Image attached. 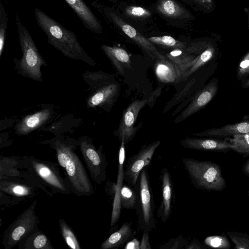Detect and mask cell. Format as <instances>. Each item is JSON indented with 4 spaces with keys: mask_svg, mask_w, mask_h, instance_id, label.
I'll return each instance as SVG.
<instances>
[{
    "mask_svg": "<svg viewBox=\"0 0 249 249\" xmlns=\"http://www.w3.org/2000/svg\"><path fill=\"white\" fill-rule=\"evenodd\" d=\"M248 196L249 197V190L248 191Z\"/></svg>",
    "mask_w": 249,
    "mask_h": 249,
    "instance_id": "46",
    "label": "cell"
},
{
    "mask_svg": "<svg viewBox=\"0 0 249 249\" xmlns=\"http://www.w3.org/2000/svg\"><path fill=\"white\" fill-rule=\"evenodd\" d=\"M152 44H155L166 48L175 49H184L186 43L176 39L169 36H152L147 38Z\"/></svg>",
    "mask_w": 249,
    "mask_h": 249,
    "instance_id": "31",
    "label": "cell"
},
{
    "mask_svg": "<svg viewBox=\"0 0 249 249\" xmlns=\"http://www.w3.org/2000/svg\"><path fill=\"white\" fill-rule=\"evenodd\" d=\"M136 234L131 227V223L125 222L121 227L113 232L101 245V249H112L123 248Z\"/></svg>",
    "mask_w": 249,
    "mask_h": 249,
    "instance_id": "21",
    "label": "cell"
},
{
    "mask_svg": "<svg viewBox=\"0 0 249 249\" xmlns=\"http://www.w3.org/2000/svg\"><path fill=\"white\" fill-rule=\"evenodd\" d=\"M182 163L196 188L207 191H221L226 187L221 168L217 163L191 158H183Z\"/></svg>",
    "mask_w": 249,
    "mask_h": 249,
    "instance_id": "4",
    "label": "cell"
},
{
    "mask_svg": "<svg viewBox=\"0 0 249 249\" xmlns=\"http://www.w3.org/2000/svg\"><path fill=\"white\" fill-rule=\"evenodd\" d=\"M154 71L157 79L162 83L175 84L184 80L180 68L166 56L156 60Z\"/></svg>",
    "mask_w": 249,
    "mask_h": 249,
    "instance_id": "17",
    "label": "cell"
},
{
    "mask_svg": "<svg viewBox=\"0 0 249 249\" xmlns=\"http://www.w3.org/2000/svg\"><path fill=\"white\" fill-rule=\"evenodd\" d=\"M83 76L89 85L87 107H99L109 111L119 96L120 84L112 75L102 71L87 72Z\"/></svg>",
    "mask_w": 249,
    "mask_h": 249,
    "instance_id": "3",
    "label": "cell"
},
{
    "mask_svg": "<svg viewBox=\"0 0 249 249\" xmlns=\"http://www.w3.org/2000/svg\"><path fill=\"white\" fill-rule=\"evenodd\" d=\"M161 199L158 209L157 214L161 221L165 223L169 218L174 200V187L171 175L166 167L160 172Z\"/></svg>",
    "mask_w": 249,
    "mask_h": 249,
    "instance_id": "16",
    "label": "cell"
},
{
    "mask_svg": "<svg viewBox=\"0 0 249 249\" xmlns=\"http://www.w3.org/2000/svg\"><path fill=\"white\" fill-rule=\"evenodd\" d=\"M197 53L192 54L184 49H175L166 54V56L181 69L184 75L187 71L191 67L195 60Z\"/></svg>",
    "mask_w": 249,
    "mask_h": 249,
    "instance_id": "27",
    "label": "cell"
},
{
    "mask_svg": "<svg viewBox=\"0 0 249 249\" xmlns=\"http://www.w3.org/2000/svg\"><path fill=\"white\" fill-rule=\"evenodd\" d=\"M141 242L136 238L127 242L123 247L124 249H140Z\"/></svg>",
    "mask_w": 249,
    "mask_h": 249,
    "instance_id": "42",
    "label": "cell"
},
{
    "mask_svg": "<svg viewBox=\"0 0 249 249\" xmlns=\"http://www.w3.org/2000/svg\"><path fill=\"white\" fill-rule=\"evenodd\" d=\"M137 201L135 210L138 216L139 229L150 232L157 227L155 205L147 168L142 169L135 186Z\"/></svg>",
    "mask_w": 249,
    "mask_h": 249,
    "instance_id": "7",
    "label": "cell"
},
{
    "mask_svg": "<svg viewBox=\"0 0 249 249\" xmlns=\"http://www.w3.org/2000/svg\"><path fill=\"white\" fill-rule=\"evenodd\" d=\"M161 143L160 140L143 145L134 155L127 159L124 179L126 183L135 187L142 169L149 165L156 150Z\"/></svg>",
    "mask_w": 249,
    "mask_h": 249,
    "instance_id": "12",
    "label": "cell"
},
{
    "mask_svg": "<svg viewBox=\"0 0 249 249\" xmlns=\"http://www.w3.org/2000/svg\"><path fill=\"white\" fill-rule=\"evenodd\" d=\"M179 144L193 150L226 152L233 149L232 145L226 140L187 138L181 140Z\"/></svg>",
    "mask_w": 249,
    "mask_h": 249,
    "instance_id": "19",
    "label": "cell"
},
{
    "mask_svg": "<svg viewBox=\"0 0 249 249\" xmlns=\"http://www.w3.org/2000/svg\"><path fill=\"white\" fill-rule=\"evenodd\" d=\"M17 204L18 203L12 196L0 190V206L1 210Z\"/></svg>",
    "mask_w": 249,
    "mask_h": 249,
    "instance_id": "39",
    "label": "cell"
},
{
    "mask_svg": "<svg viewBox=\"0 0 249 249\" xmlns=\"http://www.w3.org/2000/svg\"><path fill=\"white\" fill-rule=\"evenodd\" d=\"M79 148L90 174L91 178L97 185H101L107 179V158L103 151L102 145L97 149L92 140L87 136L80 138Z\"/></svg>",
    "mask_w": 249,
    "mask_h": 249,
    "instance_id": "10",
    "label": "cell"
},
{
    "mask_svg": "<svg viewBox=\"0 0 249 249\" xmlns=\"http://www.w3.org/2000/svg\"><path fill=\"white\" fill-rule=\"evenodd\" d=\"M7 27V17L4 7L0 2V56L4 50Z\"/></svg>",
    "mask_w": 249,
    "mask_h": 249,
    "instance_id": "34",
    "label": "cell"
},
{
    "mask_svg": "<svg viewBox=\"0 0 249 249\" xmlns=\"http://www.w3.org/2000/svg\"><path fill=\"white\" fill-rule=\"evenodd\" d=\"M40 143L49 144L54 150L57 163L65 173L72 194L78 196L94 194V189L86 169L75 152L79 146L78 141L56 137Z\"/></svg>",
    "mask_w": 249,
    "mask_h": 249,
    "instance_id": "1",
    "label": "cell"
},
{
    "mask_svg": "<svg viewBox=\"0 0 249 249\" xmlns=\"http://www.w3.org/2000/svg\"><path fill=\"white\" fill-rule=\"evenodd\" d=\"M125 14L128 17L137 18H146L151 15L149 11L143 7L136 6H129L126 7Z\"/></svg>",
    "mask_w": 249,
    "mask_h": 249,
    "instance_id": "37",
    "label": "cell"
},
{
    "mask_svg": "<svg viewBox=\"0 0 249 249\" xmlns=\"http://www.w3.org/2000/svg\"><path fill=\"white\" fill-rule=\"evenodd\" d=\"M108 15L114 24L119 27L127 36L141 47L153 59H161L165 56L159 52L147 38L144 37L134 27L124 21L116 14L109 12Z\"/></svg>",
    "mask_w": 249,
    "mask_h": 249,
    "instance_id": "14",
    "label": "cell"
},
{
    "mask_svg": "<svg viewBox=\"0 0 249 249\" xmlns=\"http://www.w3.org/2000/svg\"><path fill=\"white\" fill-rule=\"evenodd\" d=\"M207 248L206 245L202 244L198 239L194 238L187 244L184 249H206Z\"/></svg>",
    "mask_w": 249,
    "mask_h": 249,
    "instance_id": "40",
    "label": "cell"
},
{
    "mask_svg": "<svg viewBox=\"0 0 249 249\" xmlns=\"http://www.w3.org/2000/svg\"><path fill=\"white\" fill-rule=\"evenodd\" d=\"M196 1L208 9H210L213 5V0H196Z\"/></svg>",
    "mask_w": 249,
    "mask_h": 249,
    "instance_id": "43",
    "label": "cell"
},
{
    "mask_svg": "<svg viewBox=\"0 0 249 249\" xmlns=\"http://www.w3.org/2000/svg\"><path fill=\"white\" fill-rule=\"evenodd\" d=\"M18 249H54L48 236L37 228L22 239Z\"/></svg>",
    "mask_w": 249,
    "mask_h": 249,
    "instance_id": "25",
    "label": "cell"
},
{
    "mask_svg": "<svg viewBox=\"0 0 249 249\" xmlns=\"http://www.w3.org/2000/svg\"><path fill=\"white\" fill-rule=\"evenodd\" d=\"M58 225L62 237L67 245L72 249H81L73 231L66 221L62 218L59 219Z\"/></svg>",
    "mask_w": 249,
    "mask_h": 249,
    "instance_id": "30",
    "label": "cell"
},
{
    "mask_svg": "<svg viewBox=\"0 0 249 249\" xmlns=\"http://www.w3.org/2000/svg\"><path fill=\"white\" fill-rule=\"evenodd\" d=\"M53 114V110L50 108H45L26 116L16 124V133L19 136L29 134L48 122Z\"/></svg>",
    "mask_w": 249,
    "mask_h": 249,
    "instance_id": "18",
    "label": "cell"
},
{
    "mask_svg": "<svg viewBox=\"0 0 249 249\" xmlns=\"http://www.w3.org/2000/svg\"><path fill=\"white\" fill-rule=\"evenodd\" d=\"M37 200H34L8 227L4 232L2 245L4 249H12L35 229L39 220L35 212Z\"/></svg>",
    "mask_w": 249,
    "mask_h": 249,
    "instance_id": "9",
    "label": "cell"
},
{
    "mask_svg": "<svg viewBox=\"0 0 249 249\" xmlns=\"http://www.w3.org/2000/svg\"><path fill=\"white\" fill-rule=\"evenodd\" d=\"M217 89V80L214 78L197 93L192 102L175 119L174 122L178 123L182 122L203 108L214 97Z\"/></svg>",
    "mask_w": 249,
    "mask_h": 249,
    "instance_id": "15",
    "label": "cell"
},
{
    "mask_svg": "<svg viewBox=\"0 0 249 249\" xmlns=\"http://www.w3.org/2000/svg\"><path fill=\"white\" fill-rule=\"evenodd\" d=\"M16 23L22 56L18 67V72L29 79L42 82L41 67L47 65L39 53L28 30L22 23L18 14Z\"/></svg>",
    "mask_w": 249,
    "mask_h": 249,
    "instance_id": "5",
    "label": "cell"
},
{
    "mask_svg": "<svg viewBox=\"0 0 249 249\" xmlns=\"http://www.w3.org/2000/svg\"><path fill=\"white\" fill-rule=\"evenodd\" d=\"M188 243L186 238L179 235L161 245L159 248L160 249H184Z\"/></svg>",
    "mask_w": 249,
    "mask_h": 249,
    "instance_id": "36",
    "label": "cell"
},
{
    "mask_svg": "<svg viewBox=\"0 0 249 249\" xmlns=\"http://www.w3.org/2000/svg\"><path fill=\"white\" fill-rule=\"evenodd\" d=\"M26 173L23 156H0V179L5 178H24Z\"/></svg>",
    "mask_w": 249,
    "mask_h": 249,
    "instance_id": "23",
    "label": "cell"
},
{
    "mask_svg": "<svg viewBox=\"0 0 249 249\" xmlns=\"http://www.w3.org/2000/svg\"><path fill=\"white\" fill-rule=\"evenodd\" d=\"M101 48L120 75H124L125 69H132L130 56L124 49L105 44Z\"/></svg>",
    "mask_w": 249,
    "mask_h": 249,
    "instance_id": "22",
    "label": "cell"
},
{
    "mask_svg": "<svg viewBox=\"0 0 249 249\" xmlns=\"http://www.w3.org/2000/svg\"><path fill=\"white\" fill-rule=\"evenodd\" d=\"M246 133H249V121L228 124L220 128L193 133V135L199 137H225Z\"/></svg>",
    "mask_w": 249,
    "mask_h": 249,
    "instance_id": "24",
    "label": "cell"
},
{
    "mask_svg": "<svg viewBox=\"0 0 249 249\" xmlns=\"http://www.w3.org/2000/svg\"><path fill=\"white\" fill-rule=\"evenodd\" d=\"M137 201V192L136 187L127 183L124 184L121 191L122 208L135 209Z\"/></svg>",
    "mask_w": 249,
    "mask_h": 249,
    "instance_id": "29",
    "label": "cell"
},
{
    "mask_svg": "<svg viewBox=\"0 0 249 249\" xmlns=\"http://www.w3.org/2000/svg\"><path fill=\"white\" fill-rule=\"evenodd\" d=\"M34 14L36 23L47 36L49 44L67 57L95 65V62L84 51L73 32L38 8L35 9Z\"/></svg>",
    "mask_w": 249,
    "mask_h": 249,
    "instance_id": "2",
    "label": "cell"
},
{
    "mask_svg": "<svg viewBox=\"0 0 249 249\" xmlns=\"http://www.w3.org/2000/svg\"><path fill=\"white\" fill-rule=\"evenodd\" d=\"M243 87L244 88H248L249 87V78L248 79V80L243 85Z\"/></svg>",
    "mask_w": 249,
    "mask_h": 249,
    "instance_id": "45",
    "label": "cell"
},
{
    "mask_svg": "<svg viewBox=\"0 0 249 249\" xmlns=\"http://www.w3.org/2000/svg\"><path fill=\"white\" fill-rule=\"evenodd\" d=\"M226 234L235 244V249H249V235L239 231H227Z\"/></svg>",
    "mask_w": 249,
    "mask_h": 249,
    "instance_id": "33",
    "label": "cell"
},
{
    "mask_svg": "<svg viewBox=\"0 0 249 249\" xmlns=\"http://www.w3.org/2000/svg\"><path fill=\"white\" fill-rule=\"evenodd\" d=\"M157 9L164 16L172 18L185 19L191 17L189 12L174 0H160L157 5Z\"/></svg>",
    "mask_w": 249,
    "mask_h": 249,
    "instance_id": "26",
    "label": "cell"
},
{
    "mask_svg": "<svg viewBox=\"0 0 249 249\" xmlns=\"http://www.w3.org/2000/svg\"><path fill=\"white\" fill-rule=\"evenodd\" d=\"M229 141L232 150L241 154H249V133L234 135Z\"/></svg>",
    "mask_w": 249,
    "mask_h": 249,
    "instance_id": "32",
    "label": "cell"
},
{
    "mask_svg": "<svg viewBox=\"0 0 249 249\" xmlns=\"http://www.w3.org/2000/svg\"><path fill=\"white\" fill-rule=\"evenodd\" d=\"M125 143L121 142L118 151V168L116 183L109 180L106 183L105 191L112 199V208L111 215L110 232L113 231L118 223L122 209L121 204V191L124 184V168L125 158Z\"/></svg>",
    "mask_w": 249,
    "mask_h": 249,
    "instance_id": "13",
    "label": "cell"
},
{
    "mask_svg": "<svg viewBox=\"0 0 249 249\" xmlns=\"http://www.w3.org/2000/svg\"><path fill=\"white\" fill-rule=\"evenodd\" d=\"M249 74V52L240 61L237 70V77L241 80Z\"/></svg>",
    "mask_w": 249,
    "mask_h": 249,
    "instance_id": "38",
    "label": "cell"
},
{
    "mask_svg": "<svg viewBox=\"0 0 249 249\" xmlns=\"http://www.w3.org/2000/svg\"><path fill=\"white\" fill-rule=\"evenodd\" d=\"M242 170L244 174L249 176V160H248L243 166Z\"/></svg>",
    "mask_w": 249,
    "mask_h": 249,
    "instance_id": "44",
    "label": "cell"
},
{
    "mask_svg": "<svg viewBox=\"0 0 249 249\" xmlns=\"http://www.w3.org/2000/svg\"><path fill=\"white\" fill-rule=\"evenodd\" d=\"M23 157L24 169L37 178L53 195L72 194L68 181L60 173V166L58 163L42 160L32 156Z\"/></svg>",
    "mask_w": 249,
    "mask_h": 249,
    "instance_id": "6",
    "label": "cell"
},
{
    "mask_svg": "<svg viewBox=\"0 0 249 249\" xmlns=\"http://www.w3.org/2000/svg\"><path fill=\"white\" fill-rule=\"evenodd\" d=\"M214 52V48L210 45L199 50L194 63L185 72L184 80L187 79L192 74L210 60L213 57Z\"/></svg>",
    "mask_w": 249,
    "mask_h": 249,
    "instance_id": "28",
    "label": "cell"
},
{
    "mask_svg": "<svg viewBox=\"0 0 249 249\" xmlns=\"http://www.w3.org/2000/svg\"><path fill=\"white\" fill-rule=\"evenodd\" d=\"M155 99L154 94L145 99H136L124 110L118 128L113 133L120 142H124L125 144L133 139L139 129L134 124L140 110Z\"/></svg>",
    "mask_w": 249,
    "mask_h": 249,
    "instance_id": "11",
    "label": "cell"
},
{
    "mask_svg": "<svg viewBox=\"0 0 249 249\" xmlns=\"http://www.w3.org/2000/svg\"><path fill=\"white\" fill-rule=\"evenodd\" d=\"M204 243L207 246L219 249H229L231 244L228 239L224 236L214 235L207 237Z\"/></svg>",
    "mask_w": 249,
    "mask_h": 249,
    "instance_id": "35",
    "label": "cell"
},
{
    "mask_svg": "<svg viewBox=\"0 0 249 249\" xmlns=\"http://www.w3.org/2000/svg\"><path fill=\"white\" fill-rule=\"evenodd\" d=\"M0 190L12 196L18 204L33 198L39 194L40 190L50 196H53L37 178L27 170L24 178L0 179Z\"/></svg>",
    "mask_w": 249,
    "mask_h": 249,
    "instance_id": "8",
    "label": "cell"
},
{
    "mask_svg": "<svg viewBox=\"0 0 249 249\" xmlns=\"http://www.w3.org/2000/svg\"><path fill=\"white\" fill-rule=\"evenodd\" d=\"M82 22L84 26L95 33L101 32V25L83 0H65Z\"/></svg>",
    "mask_w": 249,
    "mask_h": 249,
    "instance_id": "20",
    "label": "cell"
},
{
    "mask_svg": "<svg viewBox=\"0 0 249 249\" xmlns=\"http://www.w3.org/2000/svg\"><path fill=\"white\" fill-rule=\"evenodd\" d=\"M149 232L146 231H143L142 241L140 244V249H151L150 244L149 243Z\"/></svg>",
    "mask_w": 249,
    "mask_h": 249,
    "instance_id": "41",
    "label": "cell"
}]
</instances>
